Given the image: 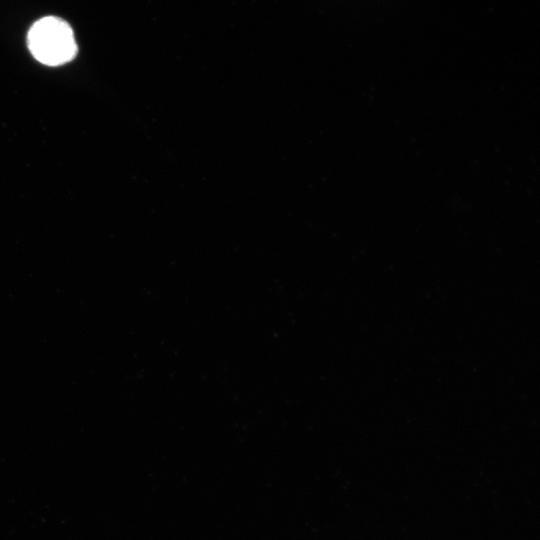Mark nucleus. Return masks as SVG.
I'll return each mask as SVG.
<instances>
[{
  "label": "nucleus",
  "mask_w": 540,
  "mask_h": 540,
  "mask_svg": "<svg viewBox=\"0 0 540 540\" xmlns=\"http://www.w3.org/2000/svg\"><path fill=\"white\" fill-rule=\"evenodd\" d=\"M28 46L36 60L49 66L62 65L72 60L77 52L71 27L54 16L44 17L31 26Z\"/></svg>",
  "instance_id": "f257e3e1"
}]
</instances>
